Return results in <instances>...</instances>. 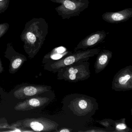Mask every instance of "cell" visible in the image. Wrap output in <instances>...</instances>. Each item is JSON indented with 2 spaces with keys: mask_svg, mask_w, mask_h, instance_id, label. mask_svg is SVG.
Wrapping results in <instances>:
<instances>
[{
  "mask_svg": "<svg viewBox=\"0 0 132 132\" xmlns=\"http://www.w3.org/2000/svg\"><path fill=\"white\" fill-rule=\"evenodd\" d=\"M132 17V8H126L117 12H106L102 15L103 20L112 24L126 22Z\"/></svg>",
  "mask_w": 132,
  "mask_h": 132,
  "instance_id": "obj_10",
  "label": "cell"
},
{
  "mask_svg": "<svg viewBox=\"0 0 132 132\" xmlns=\"http://www.w3.org/2000/svg\"><path fill=\"white\" fill-rule=\"evenodd\" d=\"M72 53L65 47L61 46L55 48L49 54L45 55L43 62L45 63H52L61 59Z\"/></svg>",
  "mask_w": 132,
  "mask_h": 132,
  "instance_id": "obj_12",
  "label": "cell"
},
{
  "mask_svg": "<svg viewBox=\"0 0 132 132\" xmlns=\"http://www.w3.org/2000/svg\"><path fill=\"white\" fill-rule=\"evenodd\" d=\"M72 131V129L63 127V128H61L57 130L55 132H71Z\"/></svg>",
  "mask_w": 132,
  "mask_h": 132,
  "instance_id": "obj_18",
  "label": "cell"
},
{
  "mask_svg": "<svg viewBox=\"0 0 132 132\" xmlns=\"http://www.w3.org/2000/svg\"><path fill=\"white\" fill-rule=\"evenodd\" d=\"M52 99L47 97L37 96L27 98L24 101L18 103L14 106L17 111H25L36 108H40L48 104Z\"/></svg>",
  "mask_w": 132,
  "mask_h": 132,
  "instance_id": "obj_9",
  "label": "cell"
},
{
  "mask_svg": "<svg viewBox=\"0 0 132 132\" xmlns=\"http://www.w3.org/2000/svg\"><path fill=\"white\" fill-rule=\"evenodd\" d=\"M89 66L88 61L78 62L58 71L57 79L72 82L87 80L91 75Z\"/></svg>",
  "mask_w": 132,
  "mask_h": 132,
  "instance_id": "obj_3",
  "label": "cell"
},
{
  "mask_svg": "<svg viewBox=\"0 0 132 132\" xmlns=\"http://www.w3.org/2000/svg\"><path fill=\"white\" fill-rule=\"evenodd\" d=\"M96 122L104 127L108 131L109 130V132L111 131L110 129H113L112 126L114 122L113 120L110 119H105L101 120H97Z\"/></svg>",
  "mask_w": 132,
  "mask_h": 132,
  "instance_id": "obj_15",
  "label": "cell"
},
{
  "mask_svg": "<svg viewBox=\"0 0 132 132\" xmlns=\"http://www.w3.org/2000/svg\"><path fill=\"white\" fill-rule=\"evenodd\" d=\"M101 50L100 47L79 50L52 63H46L45 69L54 73H57L61 69L78 62L88 61L91 58L97 55Z\"/></svg>",
  "mask_w": 132,
  "mask_h": 132,
  "instance_id": "obj_2",
  "label": "cell"
},
{
  "mask_svg": "<svg viewBox=\"0 0 132 132\" xmlns=\"http://www.w3.org/2000/svg\"><path fill=\"white\" fill-rule=\"evenodd\" d=\"M15 124L36 132H56L59 126L53 120L42 117L26 118L17 121Z\"/></svg>",
  "mask_w": 132,
  "mask_h": 132,
  "instance_id": "obj_5",
  "label": "cell"
},
{
  "mask_svg": "<svg viewBox=\"0 0 132 132\" xmlns=\"http://www.w3.org/2000/svg\"><path fill=\"white\" fill-rule=\"evenodd\" d=\"M112 127L113 129L112 132H129L132 131V129L129 128L126 124L125 118L114 120Z\"/></svg>",
  "mask_w": 132,
  "mask_h": 132,
  "instance_id": "obj_14",
  "label": "cell"
},
{
  "mask_svg": "<svg viewBox=\"0 0 132 132\" xmlns=\"http://www.w3.org/2000/svg\"><path fill=\"white\" fill-rule=\"evenodd\" d=\"M51 89V86H50L42 85L24 86L14 91L13 95L15 98L18 99H24L49 92Z\"/></svg>",
  "mask_w": 132,
  "mask_h": 132,
  "instance_id": "obj_7",
  "label": "cell"
},
{
  "mask_svg": "<svg viewBox=\"0 0 132 132\" xmlns=\"http://www.w3.org/2000/svg\"><path fill=\"white\" fill-rule=\"evenodd\" d=\"M27 61L26 57L21 56H15L11 59L9 72L11 74H14L21 68L24 62Z\"/></svg>",
  "mask_w": 132,
  "mask_h": 132,
  "instance_id": "obj_13",
  "label": "cell"
},
{
  "mask_svg": "<svg viewBox=\"0 0 132 132\" xmlns=\"http://www.w3.org/2000/svg\"><path fill=\"white\" fill-rule=\"evenodd\" d=\"M100 128H92V129H89L85 130H79L78 132H107L108 130H106Z\"/></svg>",
  "mask_w": 132,
  "mask_h": 132,
  "instance_id": "obj_16",
  "label": "cell"
},
{
  "mask_svg": "<svg viewBox=\"0 0 132 132\" xmlns=\"http://www.w3.org/2000/svg\"><path fill=\"white\" fill-rule=\"evenodd\" d=\"M112 88L116 92H125L132 89V66L120 69L114 75Z\"/></svg>",
  "mask_w": 132,
  "mask_h": 132,
  "instance_id": "obj_6",
  "label": "cell"
},
{
  "mask_svg": "<svg viewBox=\"0 0 132 132\" xmlns=\"http://www.w3.org/2000/svg\"><path fill=\"white\" fill-rule=\"evenodd\" d=\"M2 0H0V1H2Z\"/></svg>",
  "mask_w": 132,
  "mask_h": 132,
  "instance_id": "obj_20",
  "label": "cell"
},
{
  "mask_svg": "<svg viewBox=\"0 0 132 132\" xmlns=\"http://www.w3.org/2000/svg\"><path fill=\"white\" fill-rule=\"evenodd\" d=\"M112 52L108 50L103 49L100 51L97 55L94 64L96 74H98L106 68L112 59Z\"/></svg>",
  "mask_w": 132,
  "mask_h": 132,
  "instance_id": "obj_11",
  "label": "cell"
},
{
  "mask_svg": "<svg viewBox=\"0 0 132 132\" xmlns=\"http://www.w3.org/2000/svg\"><path fill=\"white\" fill-rule=\"evenodd\" d=\"M109 32L98 31L88 35L81 41L74 49V52L79 50H85L93 47L102 43Z\"/></svg>",
  "mask_w": 132,
  "mask_h": 132,
  "instance_id": "obj_8",
  "label": "cell"
},
{
  "mask_svg": "<svg viewBox=\"0 0 132 132\" xmlns=\"http://www.w3.org/2000/svg\"><path fill=\"white\" fill-rule=\"evenodd\" d=\"M53 2L59 4L55 8L58 14L63 20L78 16L81 13L88 8V0H52Z\"/></svg>",
  "mask_w": 132,
  "mask_h": 132,
  "instance_id": "obj_4",
  "label": "cell"
},
{
  "mask_svg": "<svg viewBox=\"0 0 132 132\" xmlns=\"http://www.w3.org/2000/svg\"><path fill=\"white\" fill-rule=\"evenodd\" d=\"M4 68L2 64V61L1 59H0V73H2L3 72Z\"/></svg>",
  "mask_w": 132,
  "mask_h": 132,
  "instance_id": "obj_19",
  "label": "cell"
},
{
  "mask_svg": "<svg viewBox=\"0 0 132 132\" xmlns=\"http://www.w3.org/2000/svg\"><path fill=\"white\" fill-rule=\"evenodd\" d=\"M27 38L28 41L31 44H34L36 40V38L35 35L32 33L29 32L27 34Z\"/></svg>",
  "mask_w": 132,
  "mask_h": 132,
  "instance_id": "obj_17",
  "label": "cell"
},
{
  "mask_svg": "<svg viewBox=\"0 0 132 132\" xmlns=\"http://www.w3.org/2000/svg\"><path fill=\"white\" fill-rule=\"evenodd\" d=\"M62 110L68 119L82 125L89 122L98 109L95 98L87 95L74 93L66 95L62 101Z\"/></svg>",
  "mask_w": 132,
  "mask_h": 132,
  "instance_id": "obj_1",
  "label": "cell"
}]
</instances>
